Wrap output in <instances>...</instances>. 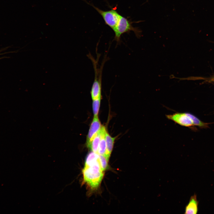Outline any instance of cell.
<instances>
[{
    "mask_svg": "<svg viewBox=\"0 0 214 214\" xmlns=\"http://www.w3.org/2000/svg\"><path fill=\"white\" fill-rule=\"evenodd\" d=\"M98 160L84 166L82 170L84 181L93 189L99 185L103 176V173Z\"/></svg>",
    "mask_w": 214,
    "mask_h": 214,
    "instance_id": "6da1fadb",
    "label": "cell"
},
{
    "mask_svg": "<svg viewBox=\"0 0 214 214\" xmlns=\"http://www.w3.org/2000/svg\"><path fill=\"white\" fill-rule=\"evenodd\" d=\"M112 29L115 34L114 40L117 43H119L121 36L125 33L133 31L138 38H140L141 34V31L140 29L133 27L131 21L122 15L117 24Z\"/></svg>",
    "mask_w": 214,
    "mask_h": 214,
    "instance_id": "7a4b0ae2",
    "label": "cell"
},
{
    "mask_svg": "<svg viewBox=\"0 0 214 214\" xmlns=\"http://www.w3.org/2000/svg\"><path fill=\"white\" fill-rule=\"evenodd\" d=\"M92 5L102 16L105 23L113 29L117 24L121 15L114 9L104 11Z\"/></svg>",
    "mask_w": 214,
    "mask_h": 214,
    "instance_id": "3957f363",
    "label": "cell"
},
{
    "mask_svg": "<svg viewBox=\"0 0 214 214\" xmlns=\"http://www.w3.org/2000/svg\"><path fill=\"white\" fill-rule=\"evenodd\" d=\"M166 118L175 123L185 127L193 126L192 121L186 112H176L166 115Z\"/></svg>",
    "mask_w": 214,
    "mask_h": 214,
    "instance_id": "277c9868",
    "label": "cell"
},
{
    "mask_svg": "<svg viewBox=\"0 0 214 214\" xmlns=\"http://www.w3.org/2000/svg\"><path fill=\"white\" fill-rule=\"evenodd\" d=\"M102 125L98 116H94L86 137V144L88 143L100 130Z\"/></svg>",
    "mask_w": 214,
    "mask_h": 214,
    "instance_id": "5b68a950",
    "label": "cell"
},
{
    "mask_svg": "<svg viewBox=\"0 0 214 214\" xmlns=\"http://www.w3.org/2000/svg\"><path fill=\"white\" fill-rule=\"evenodd\" d=\"M198 204L196 195L194 194L191 197L188 203L186 206L184 213L197 214L198 212Z\"/></svg>",
    "mask_w": 214,
    "mask_h": 214,
    "instance_id": "8992f818",
    "label": "cell"
},
{
    "mask_svg": "<svg viewBox=\"0 0 214 214\" xmlns=\"http://www.w3.org/2000/svg\"><path fill=\"white\" fill-rule=\"evenodd\" d=\"M105 138L106 143V150L104 156L109 160L113 150L116 137H111L106 130L105 134Z\"/></svg>",
    "mask_w": 214,
    "mask_h": 214,
    "instance_id": "52a82bcc",
    "label": "cell"
},
{
    "mask_svg": "<svg viewBox=\"0 0 214 214\" xmlns=\"http://www.w3.org/2000/svg\"><path fill=\"white\" fill-rule=\"evenodd\" d=\"M106 130L104 126H102L100 129V139L97 151L99 155H104L106 150V143L105 134Z\"/></svg>",
    "mask_w": 214,
    "mask_h": 214,
    "instance_id": "ba28073f",
    "label": "cell"
},
{
    "mask_svg": "<svg viewBox=\"0 0 214 214\" xmlns=\"http://www.w3.org/2000/svg\"><path fill=\"white\" fill-rule=\"evenodd\" d=\"M100 139V129L93 137L91 140L86 144L87 147L92 151L97 153Z\"/></svg>",
    "mask_w": 214,
    "mask_h": 214,
    "instance_id": "9c48e42d",
    "label": "cell"
},
{
    "mask_svg": "<svg viewBox=\"0 0 214 214\" xmlns=\"http://www.w3.org/2000/svg\"><path fill=\"white\" fill-rule=\"evenodd\" d=\"M187 115L191 119L193 125H195L201 127H205L207 126V124L200 121L196 116L192 114L186 112Z\"/></svg>",
    "mask_w": 214,
    "mask_h": 214,
    "instance_id": "30bf717a",
    "label": "cell"
},
{
    "mask_svg": "<svg viewBox=\"0 0 214 214\" xmlns=\"http://www.w3.org/2000/svg\"><path fill=\"white\" fill-rule=\"evenodd\" d=\"M101 97L93 100L92 109L94 116H98L100 105Z\"/></svg>",
    "mask_w": 214,
    "mask_h": 214,
    "instance_id": "8fae6325",
    "label": "cell"
},
{
    "mask_svg": "<svg viewBox=\"0 0 214 214\" xmlns=\"http://www.w3.org/2000/svg\"><path fill=\"white\" fill-rule=\"evenodd\" d=\"M108 160L104 155H99V163L103 171L105 170L107 167Z\"/></svg>",
    "mask_w": 214,
    "mask_h": 214,
    "instance_id": "7c38bea8",
    "label": "cell"
}]
</instances>
